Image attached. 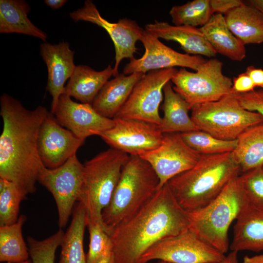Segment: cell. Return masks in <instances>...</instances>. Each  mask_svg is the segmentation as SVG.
<instances>
[{
	"instance_id": "obj_1",
	"label": "cell",
	"mask_w": 263,
	"mask_h": 263,
	"mask_svg": "<svg viewBox=\"0 0 263 263\" xmlns=\"http://www.w3.org/2000/svg\"><path fill=\"white\" fill-rule=\"evenodd\" d=\"M0 105L3 121L0 178L14 183L27 198L36 191L39 172L44 166L39 154L38 136L49 112L41 106L28 110L5 94L0 96Z\"/></svg>"
},
{
	"instance_id": "obj_2",
	"label": "cell",
	"mask_w": 263,
	"mask_h": 263,
	"mask_svg": "<svg viewBox=\"0 0 263 263\" xmlns=\"http://www.w3.org/2000/svg\"><path fill=\"white\" fill-rule=\"evenodd\" d=\"M189 227L188 213L178 203L166 183L137 212L117 225L110 236L117 263H139L158 242Z\"/></svg>"
},
{
	"instance_id": "obj_3",
	"label": "cell",
	"mask_w": 263,
	"mask_h": 263,
	"mask_svg": "<svg viewBox=\"0 0 263 263\" xmlns=\"http://www.w3.org/2000/svg\"><path fill=\"white\" fill-rule=\"evenodd\" d=\"M241 173L232 151L202 154L194 166L174 177L167 184L179 204L190 212L213 201Z\"/></svg>"
},
{
	"instance_id": "obj_4",
	"label": "cell",
	"mask_w": 263,
	"mask_h": 263,
	"mask_svg": "<svg viewBox=\"0 0 263 263\" xmlns=\"http://www.w3.org/2000/svg\"><path fill=\"white\" fill-rule=\"evenodd\" d=\"M159 180L148 162L138 155H129L102 221L110 235L117 225L140 209L159 189Z\"/></svg>"
},
{
	"instance_id": "obj_5",
	"label": "cell",
	"mask_w": 263,
	"mask_h": 263,
	"mask_svg": "<svg viewBox=\"0 0 263 263\" xmlns=\"http://www.w3.org/2000/svg\"><path fill=\"white\" fill-rule=\"evenodd\" d=\"M129 157L128 154L111 148L83 164L77 202L85 209L87 221L98 223L104 227L102 212L111 200Z\"/></svg>"
},
{
	"instance_id": "obj_6",
	"label": "cell",
	"mask_w": 263,
	"mask_h": 263,
	"mask_svg": "<svg viewBox=\"0 0 263 263\" xmlns=\"http://www.w3.org/2000/svg\"><path fill=\"white\" fill-rule=\"evenodd\" d=\"M237 177L219 195L204 207L188 212V228L223 254L229 249L228 231L244 204Z\"/></svg>"
},
{
	"instance_id": "obj_7",
	"label": "cell",
	"mask_w": 263,
	"mask_h": 263,
	"mask_svg": "<svg viewBox=\"0 0 263 263\" xmlns=\"http://www.w3.org/2000/svg\"><path fill=\"white\" fill-rule=\"evenodd\" d=\"M191 111V118L199 130L222 140H236L263 123L260 114L244 109L232 93L218 101L196 105Z\"/></svg>"
},
{
	"instance_id": "obj_8",
	"label": "cell",
	"mask_w": 263,
	"mask_h": 263,
	"mask_svg": "<svg viewBox=\"0 0 263 263\" xmlns=\"http://www.w3.org/2000/svg\"><path fill=\"white\" fill-rule=\"evenodd\" d=\"M223 66L219 59L211 58L195 72L181 68L171 80L173 89L190 110L198 104L218 101L232 93V80L223 74Z\"/></svg>"
},
{
	"instance_id": "obj_9",
	"label": "cell",
	"mask_w": 263,
	"mask_h": 263,
	"mask_svg": "<svg viewBox=\"0 0 263 263\" xmlns=\"http://www.w3.org/2000/svg\"><path fill=\"white\" fill-rule=\"evenodd\" d=\"M177 71L171 68L144 74L114 117L139 119L159 125L162 117L159 108L163 99V88Z\"/></svg>"
},
{
	"instance_id": "obj_10",
	"label": "cell",
	"mask_w": 263,
	"mask_h": 263,
	"mask_svg": "<svg viewBox=\"0 0 263 263\" xmlns=\"http://www.w3.org/2000/svg\"><path fill=\"white\" fill-rule=\"evenodd\" d=\"M225 256L188 228L154 244L142 256L139 263L153 260L167 263H209L220 261Z\"/></svg>"
},
{
	"instance_id": "obj_11",
	"label": "cell",
	"mask_w": 263,
	"mask_h": 263,
	"mask_svg": "<svg viewBox=\"0 0 263 263\" xmlns=\"http://www.w3.org/2000/svg\"><path fill=\"white\" fill-rule=\"evenodd\" d=\"M83 164L76 155L61 166L40 169L38 181L49 191L55 200L60 228L65 227L73 213L81 189Z\"/></svg>"
},
{
	"instance_id": "obj_12",
	"label": "cell",
	"mask_w": 263,
	"mask_h": 263,
	"mask_svg": "<svg viewBox=\"0 0 263 263\" xmlns=\"http://www.w3.org/2000/svg\"><path fill=\"white\" fill-rule=\"evenodd\" d=\"M70 16L75 22H91L107 31L115 49L114 77L119 74L118 67L123 59L134 57L137 50L136 43L140 40L145 30L135 20L123 18L117 22H111L101 16L95 4L90 0H86L82 7L70 13Z\"/></svg>"
},
{
	"instance_id": "obj_13",
	"label": "cell",
	"mask_w": 263,
	"mask_h": 263,
	"mask_svg": "<svg viewBox=\"0 0 263 263\" xmlns=\"http://www.w3.org/2000/svg\"><path fill=\"white\" fill-rule=\"evenodd\" d=\"M202 154L189 147L179 133L163 134L160 145L139 155L151 166L159 180V188L174 177L194 166Z\"/></svg>"
},
{
	"instance_id": "obj_14",
	"label": "cell",
	"mask_w": 263,
	"mask_h": 263,
	"mask_svg": "<svg viewBox=\"0 0 263 263\" xmlns=\"http://www.w3.org/2000/svg\"><path fill=\"white\" fill-rule=\"evenodd\" d=\"M114 126L99 136L111 148L140 155L158 147L163 133L158 125L141 120L114 117Z\"/></svg>"
},
{
	"instance_id": "obj_15",
	"label": "cell",
	"mask_w": 263,
	"mask_h": 263,
	"mask_svg": "<svg viewBox=\"0 0 263 263\" xmlns=\"http://www.w3.org/2000/svg\"><path fill=\"white\" fill-rule=\"evenodd\" d=\"M140 41L145 51L139 58L133 57L124 67L123 73L146 74L152 71L175 68H190L198 70L207 59L201 56H191L179 53L161 42L154 35L144 30Z\"/></svg>"
},
{
	"instance_id": "obj_16",
	"label": "cell",
	"mask_w": 263,
	"mask_h": 263,
	"mask_svg": "<svg viewBox=\"0 0 263 263\" xmlns=\"http://www.w3.org/2000/svg\"><path fill=\"white\" fill-rule=\"evenodd\" d=\"M84 141L63 128L54 115L49 112L38 133V148L40 159L47 168L59 167L76 155Z\"/></svg>"
},
{
	"instance_id": "obj_17",
	"label": "cell",
	"mask_w": 263,
	"mask_h": 263,
	"mask_svg": "<svg viewBox=\"0 0 263 263\" xmlns=\"http://www.w3.org/2000/svg\"><path fill=\"white\" fill-rule=\"evenodd\" d=\"M53 114L60 125L84 140L114 126L113 119L103 116L91 104L75 102L65 94L61 95Z\"/></svg>"
},
{
	"instance_id": "obj_18",
	"label": "cell",
	"mask_w": 263,
	"mask_h": 263,
	"mask_svg": "<svg viewBox=\"0 0 263 263\" xmlns=\"http://www.w3.org/2000/svg\"><path fill=\"white\" fill-rule=\"evenodd\" d=\"M40 52L47 67L46 88L52 98L50 112L53 114L63 93L65 82L70 79L76 67L74 61V52L68 42L62 41L57 44L45 42L40 45Z\"/></svg>"
},
{
	"instance_id": "obj_19",
	"label": "cell",
	"mask_w": 263,
	"mask_h": 263,
	"mask_svg": "<svg viewBox=\"0 0 263 263\" xmlns=\"http://www.w3.org/2000/svg\"><path fill=\"white\" fill-rule=\"evenodd\" d=\"M145 30L158 38L178 42L187 54L215 57L217 53L206 39L200 28L185 25H172L155 20L148 24Z\"/></svg>"
},
{
	"instance_id": "obj_20",
	"label": "cell",
	"mask_w": 263,
	"mask_h": 263,
	"mask_svg": "<svg viewBox=\"0 0 263 263\" xmlns=\"http://www.w3.org/2000/svg\"><path fill=\"white\" fill-rule=\"evenodd\" d=\"M144 75L142 73L129 75L119 73L103 86L93 102L92 107L103 116L113 119Z\"/></svg>"
},
{
	"instance_id": "obj_21",
	"label": "cell",
	"mask_w": 263,
	"mask_h": 263,
	"mask_svg": "<svg viewBox=\"0 0 263 263\" xmlns=\"http://www.w3.org/2000/svg\"><path fill=\"white\" fill-rule=\"evenodd\" d=\"M235 221L230 250L263 251V212L244 202Z\"/></svg>"
},
{
	"instance_id": "obj_22",
	"label": "cell",
	"mask_w": 263,
	"mask_h": 263,
	"mask_svg": "<svg viewBox=\"0 0 263 263\" xmlns=\"http://www.w3.org/2000/svg\"><path fill=\"white\" fill-rule=\"evenodd\" d=\"M113 75V68L111 65L101 71H96L87 65L76 66L62 94L74 97L82 103L92 105L99 91Z\"/></svg>"
},
{
	"instance_id": "obj_23",
	"label": "cell",
	"mask_w": 263,
	"mask_h": 263,
	"mask_svg": "<svg viewBox=\"0 0 263 263\" xmlns=\"http://www.w3.org/2000/svg\"><path fill=\"white\" fill-rule=\"evenodd\" d=\"M200 29L217 53L233 61H241L245 57V44L229 30L223 15L214 14Z\"/></svg>"
},
{
	"instance_id": "obj_24",
	"label": "cell",
	"mask_w": 263,
	"mask_h": 263,
	"mask_svg": "<svg viewBox=\"0 0 263 263\" xmlns=\"http://www.w3.org/2000/svg\"><path fill=\"white\" fill-rule=\"evenodd\" d=\"M231 32L245 45L263 43V13L247 2L225 16Z\"/></svg>"
},
{
	"instance_id": "obj_25",
	"label": "cell",
	"mask_w": 263,
	"mask_h": 263,
	"mask_svg": "<svg viewBox=\"0 0 263 263\" xmlns=\"http://www.w3.org/2000/svg\"><path fill=\"white\" fill-rule=\"evenodd\" d=\"M163 94L161 109L164 115L159 125L162 132L181 133L199 130L188 114V104L174 91L170 81L164 87Z\"/></svg>"
},
{
	"instance_id": "obj_26",
	"label": "cell",
	"mask_w": 263,
	"mask_h": 263,
	"mask_svg": "<svg viewBox=\"0 0 263 263\" xmlns=\"http://www.w3.org/2000/svg\"><path fill=\"white\" fill-rule=\"evenodd\" d=\"M30 7L23 0H0V33H18L33 36L44 41L47 34L28 17Z\"/></svg>"
},
{
	"instance_id": "obj_27",
	"label": "cell",
	"mask_w": 263,
	"mask_h": 263,
	"mask_svg": "<svg viewBox=\"0 0 263 263\" xmlns=\"http://www.w3.org/2000/svg\"><path fill=\"white\" fill-rule=\"evenodd\" d=\"M87 226L85 208L79 202L75 206L71 224L64 233L61 244L58 263H87L83 248L84 232Z\"/></svg>"
},
{
	"instance_id": "obj_28",
	"label": "cell",
	"mask_w": 263,
	"mask_h": 263,
	"mask_svg": "<svg viewBox=\"0 0 263 263\" xmlns=\"http://www.w3.org/2000/svg\"><path fill=\"white\" fill-rule=\"evenodd\" d=\"M237 145L232 151L239 164L241 173L263 165V123L253 126L237 139Z\"/></svg>"
},
{
	"instance_id": "obj_29",
	"label": "cell",
	"mask_w": 263,
	"mask_h": 263,
	"mask_svg": "<svg viewBox=\"0 0 263 263\" xmlns=\"http://www.w3.org/2000/svg\"><path fill=\"white\" fill-rule=\"evenodd\" d=\"M27 219L23 214L14 224L0 226V261L18 263L28 260L29 253L22 227Z\"/></svg>"
},
{
	"instance_id": "obj_30",
	"label": "cell",
	"mask_w": 263,
	"mask_h": 263,
	"mask_svg": "<svg viewBox=\"0 0 263 263\" xmlns=\"http://www.w3.org/2000/svg\"><path fill=\"white\" fill-rule=\"evenodd\" d=\"M169 14L174 25L194 27L203 26L214 14L209 0H194L173 6Z\"/></svg>"
},
{
	"instance_id": "obj_31",
	"label": "cell",
	"mask_w": 263,
	"mask_h": 263,
	"mask_svg": "<svg viewBox=\"0 0 263 263\" xmlns=\"http://www.w3.org/2000/svg\"><path fill=\"white\" fill-rule=\"evenodd\" d=\"M180 134L189 147L201 154H214L232 152L237 145V139H220L201 130L181 133Z\"/></svg>"
},
{
	"instance_id": "obj_32",
	"label": "cell",
	"mask_w": 263,
	"mask_h": 263,
	"mask_svg": "<svg viewBox=\"0 0 263 263\" xmlns=\"http://www.w3.org/2000/svg\"><path fill=\"white\" fill-rule=\"evenodd\" d=\"M237 180L244 202L252 208L263 212L262 166L241 173Z\"/></svg>"
},
{
	"instance_id": "obj_33",
	"label": "cell",
	"mask_w": 263,
	"mask_h": 263,
	"mask_svg": "<svg viewBox=\"0 0 263 263\" xmlns=\"http://www.w3.org/2000/svg\"><path fill=\"white\" fill-rule=\"evenodd\" d=\"M25 199L14 183L0 178V226L18 221L20 204Z\"/></svg>"
},
{
	"instance_id": "obj_34",
	"label": "cell",
	"mask_w": 263,
	"mask_h": 263,
	"mask_svg": "<svg viewBox=\"0 0 263 263\" xmlns=\"http://www.w3.org/2000/svg\"><path fill=\"white\" fill-rule=\"evenodd\" d=\"M87 226L90 239L87 263H96L113 252V242L110 235L99 223L87 221Z\"/></svg>"
},
{
	"instance_id": "obj_35",
	"label": "cell",
	"mask_w": 263,
	"mask_h": 263,
	"mask_svg": "<svg viewBox=\"0 0 263 263\" xmlns=\"http://www.w3.org/2000/svg\"><path fill=\"white\" fill-rule=\"evenodd\" d=\"M64 232L60 228L53 235L42 240L29 236L27 241L32 263H55V253L61 245Z\"/></svg>"
},
{
	"instance_id": "obj_36",
	"label": "cell",
	"mask_w": 263,
	"mask_h": 263,
	"mask_svg": "<svg viewBox=\"0 0 263 263\" xmlns=\"http://www.w3.org/2000/svg\"><path fill=\"white\" fill-rule=\"evenodd\" d=\"M232 93L244 109L257 113L263 117V90H254L244 93Z\"/></svg>"
},
{
	"instance_id": "obj_37",
	"label": "cell",
	"mask_w": 263,
	"mask_h": 263,
	"mask_svg": "<svg viewBox=\"0 0 263 263\" xmlns=\"http://www.w3.org/2000/svg\"><path fill=\"white\" fill-rule=\"evenodd\" d=\"M232 93H244L254 90L255 86L249 76L243 73L233 78Z\"/></svg>"
},
{
	"instance_id": "obj_38",
	"label": "cell",
	"mask_w": 263,
	"mask_h": 263,
	"mask_svg": "<svg viewBox=\"0 0 263 263\" xmlns=\"http://www.w3.org/2000/svg\"><path fill=\"white\" fill-rule=\"evenodd\" d=\"M209 1L213 13L222 15H226L244 2L240 0H209Z\"/></svg>"
},
{
	"instance_id": "obj_39",
	"label": "cell",
	"mask_w": 263,
	"mask_h": 263,
	"mask_svg": "<svg viewBox=\"0 0 263 263\" xmlns=\"http://www.w3.org/2000/svg\"><path fill=\"white\" fill-rule=\"evenodd\" d=\"M252 79L255 87H260L263 90V70L254 66L246 68L245 72Z\"/></svg>"
},
{
	"instance_id": "obj_40",
	"label": "cell",
	"mask_w": 263,
	"mask_h": 263,
	"mask_svg": "<svg viewBox=\"0 0 263 263\" xmlns=\"http://www.w3.org/2000/svg\"><path fill=\"white\" fill-rule=\"evenodd\" d=\"M238 254V252L231 251L222 260L209 263H239Z\"/></svg>"
},
{
	"instance_id": "obj_41",
	"label": "cell",
	"mask_w": 263,
	"mask_h": 263,
	"mask_svg": "<svg viewBox=\"0 0 263 263\" xmlns=\"http://www.w3.org/2000/svg\"><path fill=\"white\" fill-rule=\"evenodd\" d=\"M241 263H263V254H259L252 256L245 255Z\"/></svg>"
},
{
	"instance_id": "obj_42",
	"label": "cell",
	"mask_w": 263,
	"mask_h": 263,
	"mask_svg": "<svg viewBox=\"0 0 263 263\" xmlns=\"http://www.w3.org/2000/svg\"><path fill=\"white\" fill-rule=\"evenodd\" d=\"M66 0H45L44 3L53 9H57L61 7L67 2Z\"/></svg>"
},
{
	"instance_id": "obj_43",
	"label": "cell",
	"mask_w": 263,
	"mask_h": 263,
	"mask_svg": "<svg viewBox=\"0 0 263 263\" xmlns=\"http://www.w3.org/2000/svg\"><path fill=\"white\" fill-rule=\"evenodd\" d=\"M96 263H117L113 252H111L101 259Z\"/></svg>"
},
{
	"instance_id": "obj_44",
	"label": "cell",
	"mask_w": 263,
	"mask_h": 263,
	"mask_svg": "<svg viewBox=\"0 0 263 263\" xmlns=\"http://www.w3.org/2000/svg\"><path fill=\"white\" fill-rule=\"evenodd\" d=\"M263 13V0H250L247 2Z\"/></svg>"
},
{
	"instance_id": "obj_45",
	"label": "cell",
	"mask_w": 263,
	"mask_h": 263,
	"mask_svg": "<svg viewBox=\"0 0 263 263\" xmlns=\"http://www.w3.org/2000/svg\"><path fill=\"white\" fill-rule=\"evenodd\" d=\"M32 263V261L31 260H27L25 261L18 262V263Z\"/></svg>"
},
{
	"instance_id": "obj_46",
	"label": "cell",
	"mask_w": 263,
	"mask_h": 263,
	"mask_svg": "<svg viewBox=\"0 0 263 263\" xmlns=\"http://www.w3.org/2000/svg\"><path fill=\"white\" fill-rule=\"evenodd\" d=\"M150 263V262H148V263ZM157 263H166L165 262H163V261H159Z\"/></svg>"
},
{
	"instance_id": "obj_47",
	"label": "cell",
	"mask_w": 263,
	"mask_h": 263,
	"mask_svg": "<svg viewBox=\"0 0 263 263\" xmlns=\"http://www.w3.org/2000/svg\"><path fill=\"white\" fill-rule=\"evenodd\" d=\"M262 168H263V166H262Z\"/></svg>"
}]
</instances>
